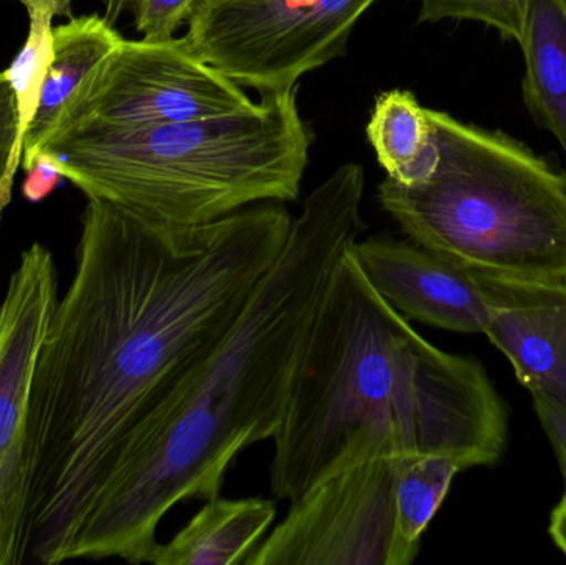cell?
<instances>
[{"mask_svg": "<svg viewBox=\"0 0 566 565\" xmlns=\"http://www.w3.org/2000/svg\"><path fill=\"white\" fill-rule=\"evenodd\" d=\"M438 159L424 181L379 185L409 241L491 278L566 279V171L505 133L428 108Z\"/></svg>", "mask_w": 566, "mask_h": 565, "instance_id": "5", "label": "cell"}, {"mask_svg": "<svg viewBox=\"0 0 566 565\" xmlns=\"http://www.w3.org/2000/svg\"><path fill=\"white\" fill-rule=\"evenodd\" d=\"M123 36L98 15L70 17L52 30V59L46 66L35 113L23 135L22 168L29 171L65 109L90 73L119 45Z\"/></svg>", "mask_w": 566, "mask_h": 565, "instance_id": "12", "label": "cell"}, {"mask_svg": "<svg viewBox=\"0 0 566 565\" xmlns=\"http://www.w3.org/2000/svg\"><path fill=\"white\" fill-rule=\"evenodd\" d=\"M106 3V20L113 22L123 12V0H103Z\"/></svg>", "mask_w": 566, "mask_h": 565, "instance_id": "24", "label": "cell"}, {"mask_svg": "<svg viewBox=\"0 0 566 565\" xmlns=\"http://www.w3.org/2000/svg\"><path fill=\"white\" fill-rule=\"evenodd\" d=\"M292 221L264 202L169 226L88 199L75 274L33 368L19 564L66 563L119 451L224 341Z\"/></svg>", "mask_w": 566, "mask_h": 565, "instance_id": "1", "label": "cell"}, {"mask_svg": "<svg viewBox=\"0 0 566 565\" xmlns=\"http://www.w3.org/2000/svg\"><path fill=\"white\" fill-rule=\"evenodd\" d=\"M353 254L373 289L402 317L458 334H484L492 311L488 275L389 236L358 239Z\"/></svg>", "mask_w": 566, "mask_h": 565, "instance_id": "10", "label": "cell"}, {"mask_svg": "<svg viewBox=\"0 0 566 565\" xmlns=\"http://www.w3.org/2000/svg\"><path fill=\"white\" fill-rule=\"evenodd\" d=\"M401 458L338 471L298 500L245 565H408L396 537Z\"/></svg>", "mask_w": 566, "mask_h": 565, "instance_id": "8", "label": "cell"}, {"mask_svg": "<svg viewBox=\"0 0 566 565\" xmlns=\"http://www.w3.org/2000/svg\"><path fill=\"white\" fill-rule=\"evenodd\" d=\"M199 2L201 0H136L132 9L136 30L143 39H172Z\"/></svg>", "mask_w": 566, "mask_h": 565, "instance_id": "20", "label": "cell"}, {"mask_svg": "<svg viewBox=\"0 0 566 565\" xmlns=\"http://www.w3.org/2000/svg\"><path fill=\"white\" fill-rule=\"evenodd\" d=\"M19 2L29 13V36L6 75L15 92L20 129L22 135H25L27 126L39 103L46 66L52 59V20L56 15L72 17V0H19Z\"/></svg>", "mask_w": 566, "mask_h": 565, "instance_id": "17", "label": "cell"}, {"mask_svg": "<svg viewBox=\"0 0 566 565\" xmlns=\"http://www.w3.org/2000/svg\"><path fill=\"white\" fill-rule=\"evenodd\" d=\"M492 311L484 335L511 362L532 395L566 410V279L491 278Z\"/></svg>", "mask_w": 566, "mask_h": 565, "instance_id": "11", "label": "cell"}, {"mask_svg": "<svg viewBox=\"0 0 566 565\" xmlns=\"http://www.w3.org/2000/svg\"><path fill=\"white\" fill-rule=\"evenodd\" d=\"M552 541L566 557V491L557 506L552 511L551 526H548Z\"/></svg>", "mask_w": 566, "mask_h": 565, "instance_id": "23", "label": "cell"}, {"mask_svg": "<svg viewBox=\"0 0 566 565\" xmlns=\"http://www.w3.org/2000/svg\"><path fill=\"white\" fill-rule=\"evenodd\" d=\"M532 398L535 414L551 441L566 483V410L542 395H532Z\"/></svg>", "mask_w": 566, "mask_h": 565, "instance_id": "21", "label": "cell"}, {"mask_svg": "<svg viewBox=\"0 0 566 565\" xmlns=\"http://www.w3.org/2000/svg\"><path fill=\"white\" fill-rule=\"evenodd\" d=\"M366 133L386 178L416 185L434 169L438 148L428 108L408 90H391L376 98Z\"/></svg>", "mask_w": 566, "mask_h": 565, "instance_id": "15", "label": "cell"}, {"mask_svg": "<svg viewBox=\"0 0 566 565\" xmlns=\"http://www.w3.org/2000/svg\"><path fill=\"white\" fill-rule=\"evenodd\" d=\"M365 179L346 163L310 192L234 327L119 451L66 561L145 564L176 504L219 496L235 457L274 440L329 278L366 231Z\"/></svg>", "mask_w": 566, "mask_h": 565, "instance_id": "2", "label": "cell"}, {"mask_svg": "<svg viewBox=\"0 0 566 565\" xmlns=\"http://www.w3.org/2000/svg\"><path fill=\"white\" fill-rule=\"evenodd\" d=\"M23 135L15 92L0 72V221L12 199L13 178L22 165Z\"/></svg>", "mask_w": 566, "mask_h": 565, "instance_id": "19", "label": "cell"}, {"mask_svg": "<svg viewBox=\"0 0 566 565\" xmlns=\"http://www.w3.org/2000/svg\"><path fill=\"white\" fill-rule=\"evenodd\" d=\"M421 22L472 20L497 30L504 39L522 42L531 0H418Z\"/></svg>", "mask_w": 566, "mask_h": 565, "instance_id": "18", "label": "cell"}, {"mask_svg": "<svg viewBox=\"0 0 566 565\" xmlns=\"http://www.w3.org/2000/svg\"><path fill=\"white\" fill-rule=\"evenodd\" d=\"M455 461L436 457H405L396 474V537L406 563L421 550L422 534L444 503L452 481L462 473Z\"/></svg>", "mask_w": 566, "mask_h": 565, "instance_id": "16", "label": "cell"}, {"mask_svg": "<svg viewBox=\"0 0 566 565\" xmlns=\"http://www.w3.org/2000/svg\"><path fill=\"white\" fill-rule=\"evenodd\" d=\"M252 103L242 86L206 62L185 35L123 39L66 103L52 135L80 125L153 126L218 118Z\"/></svg>", "mask_w": 566, "mask_h": 565, "instance_id": "7", "label": "cell"}, {"mask_svg": "<svg viewBox=\"0 0 566 565\" xmlns=\"http://www.w3.org/2000/svg\"><path fill=\"white\" fill-rule=\"evenodd\" d=\"M376 0H201L185 39L216 69L259 93L289 92L345 55Z\"/></svg>", "mask_w": 566, "mask_h": 565, "instance_id": "6", "label": "cell"}, {"mask_svg": "<svg viewBox=\"0 0 566 565\" xmlns=\"http://www.w3.org/2000/svg\"><path fill=\"white\" fill-rule=\"evenodd\" d=\"M275 514L274 501L212 498L169 543H156L146 564H244L271 530Z\"/></svg>", "mask_w": 566, "mask_h": 565, "instance_id": "13", "label": "cell"}, {"mask_svg": "<svg viewBox=\"0 0 566 565\" xmlns=\"http://www.w3.org/2000/svg\"><path fill=\"white\" fill-rule=\"evenodd\" d=\"M56 302L55 261L35 242L20 254L0 304V565L19 564L30 388Z\"/></svg>", "mask_w": 566, "mask_h": 565, "instance_id": "9", "label": "cell"}, {"mask_svg": "<svg viewBox=\"0 0 566 565\" xmlns=\"http://www.w3.org/2000/svg\"><path fill=\"white\" fill-rule=\"evenodd\" d=\"M355 245V244H353ZM339 259L306 335L271 464L277 500L379 458L492 467L509 441L507 404L484 365L426 341Z\"/></svg>", "mask_w": 566, "mask_h": 565, "instance_id": "3", "label": "cell"}, {"mask_svg": "<svg viewBox=\"0 0 566 565\" xmlns=\"http://www.w3.org/2000/svg\"><path fill=\"white\" fill-rule=\"evenodd\" d=\"M296 90L262 93L249 108L218 118L80 125L53 133L40 153L88 199L161 224H208L298 198L312 136Z\"/></svg>", "mask_w": 566, "mask_h": 565, "instance_id": "4", "label": "cell"}, {"mask_svg": "<svg viewBox=\"0 0 566 565\" xmlns=\"http://www.w3.org/2000/svg\"><path fill=\"white\" fill-rule=\"evenodd\" d=\"M518 45L528 113L566 153V0H531Z\"/></svg>", "mask_w": 566, "mask_h": 565, "instance_id": "14", "label": "cell"}, {"mask_svg": "<svg viewBox=\"0 0 566 565\" xmlns=\"http://www.w3.org/2000/svg\"><path fill=\"white\" fill-rule=\"evenodd\" d=\"M135 3L136 0H123V10H132Z\"/></svg>", "mask_w": 566, "mask_h": 565, "instance_id": "25", "label": "cell"}, {"mask_svg": "<svg viewBox=\"0 0 566 565\" xmlns=\"http://www.w3.org/2000/svg\"><path fill=\"white\" fill-rule=\"evenodd\" d=\"M60 175L56 166L53 165L52 159L45 153H40L33 161L32 168L27 171V179L23 182V196L29 201H42L43 198L50 195L59 185Z\"/></svg>", "mask_w": 566, "mask_h": 565, "instance_id": "22", "label": "cell"}]
</instances>
